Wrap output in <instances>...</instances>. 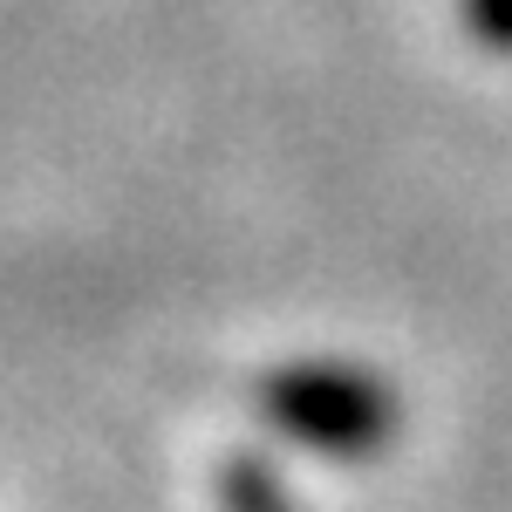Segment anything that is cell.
I'll list each match as a JSON object with an SVG mask.
<instances>
[{
  "mask_svg": "<svg viewBox=\"0 0 512 512\" xmlns=\"http://www.w3.org/2000/svg\"><path fill=\"white\" fill-rule=\"evenodd\" d=\"M219 499H226V512H294V499H287V485L274 478L267 458H226Z\"/></svg>",
  "mask_w": 512,
  "mask_h": 512,
  "instance_id": "7a4b0ae2",
  "label": "cell"
},
{
  "mask_svg": "<svg viewBox=\"0 0 512 512\" xmlns=\"http://www.w3.org/2000/svg\"><path fill=\"white\" fill-rule=\"evenodd\" d=\"M253 403L287 444L335 458V465H369L403 431V396L390 376H376L369 362H335V355L274 362Z\"/></svg>",
  "mask_w": 512,
  "mask_h": 512,
  "instance_id": "6da1fadb",
  "label": "cell"
},
{
  "mask_svg": "<svg viewBox=\"0 0 512 512\" xmlns=\"http://www.w3.org/2000/svg\"><path fill=\"white\" fill-rule=\"evenodd\" d=\"M458 21L485 55H512V0H458Z\"/></svg>",
  "mask_w": 512,
  "mask_h": 512,
  "instance_id": "3957f363",
  "label": "cell"
}]
</instances>
